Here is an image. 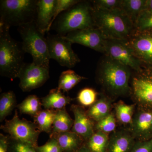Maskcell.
Returning a JSON list of instances; mask_svg holds the SVG:
<instances>
[{
  "instance_id": "cell-23",
  "label": "cell",
  "mask_w": 152,
  "mask_h": 152,
  "mask_svg": "<svg viewBox=\"0 0 152 152\" xmlns=\"http://www.w3.org/2000/svg\"><path fill=\"white\" fill-rule=\"evenodd\" d=\"M86 79V78L78 75L72 70H67L61 74L57 88L64 92H67L79 83Z\"/></svg>"
},
{
  "instance_id": "cell-39",
  "label": "cell",
  "mask_w": 152,
  "mask_h": 152,
  "mask_svg": "<svg viewBox=\"0 0 152 152\" xmlns=\"http://www.w3.org/2000/svg\"><path fill=\"white\" fill-rule=\"evenodd\" d=\"M75 152H92L90 151L89 149L86 146V145H84L83 146L81 147L79 150Z\"/></svg>"
},
{
  "instance_id": "cell-27",
  "label": "cell",
  "mask_w": 152,
  "mask_h": 152,
  "mask_svg": "<svg viewBox=\"0 0 152 152\" xmlns=\"http://www.w3.org/2000/svg\"><path fill=\"white\" fill-rule=\"evenodd\" d=\"M109 139L107 134L97 131L93 134L85 145L92 152H106Z\"/></svg>"
},
{
  "instance_id": "cell-15",
  "label": "cell",
  "mask_w": 152,
  "mask_h": 152,
  "mask_svg": "<svg viewBox=\"0 0 152 152\" xmlns=\"http://www.w3.org/2000/svg\"><path fill=\"white\" fill-rule=\"evenodd\" d=\"M71 110L75 117L72 132L77 134L87 141L95 133L94 121L89 118L86 111L80 106L72 105Z\"/></svg>"
},
{
  "instance_id": "cell-8",
  "label": "cell",
  "mask_w": 152,
  "mask_h": 152,
  "mask_svg": "<svg viewBox=\"0 0 152 152\" xmlns=\"http://www.w3.org/2000/svg\"><path fill=\"white\" fill-rule=\"evenodd\" d=\"M49 56L62 66L73 68L80 62V59L72 48L69 41L59 35L48 34L46 37Z\"/></svg>"
},
{
  "instance_id": "cell-10",
  "label": "cell",
  "mask_w": 152,
  "mask_h": 152,
  "mask_svg": "<svg viewBox=\"0 0 152 152\" xmlns=\"http://www.w3.org/2000/svg\"><path fill=\"white\" fill-rule=\"evenodd\" d=\"M130 93L140 107L152 109V72H137L132 79Z\"/></svg>"
},
{
  "instance_id": "cell-28",
  "label": "cell",
  "mask_w": 152,
  "mask_h": 152,
  "mask_svg": "<svg viewBox=\"0 0 152 152\" xmlns=\"http://www.w3.org/2000/svg\"><path fill=\"white\" fill-rule=\"evenodd\" d=\"M135 106L136 104H126L121 101L115 105L116 116L120 122L124 124H130Z\"/></svg>"
},
{
  "instance_id": "cell-34",
  "label": "cell",
  "mask_w": 152,
  "mask_h": 152,
  "mask_svg": "<svg viewBox=\"0 0 152 152\" xmlns=\"http://www.w3.org/2000/svg\"><path fill=\"white\" fill-rule=\"evenodd\" d=\"M80 1L79 0H56L53 18L52 20L51 27L55 20L63 12L66 11L68 9L70 8Z\"/></svg>"
},
{
  "instance_id": "cell-31",
  "label": "cell",
  "mask_w": 152,
  "mask_h": 152,
  "mask_svg": "<svg viewBox=\"0 0 152 152\" xmlns=\"http://www.w3.org/2000/svg\"><path fill=\"white\" fill-rule=\"evenodd\" d=\"M137 32L152 31V13L141 12L134 24Z\"/></svg>"
},
{
  "instance_id": "cell-26",
  "label": "cell",
  "mask_w": 152,
  "mask_h": 152,
  "mask_svg": "<svg viewBox=\"0 0 152 152\" xmlns=\"http://www.w3.org/2000/svg\"><path fill=\"white\" fill-rule=\"evenodd\" d=\"M16 106V98L13 91L2 93L0 96V121L5 120Z\"/></svg>"
},
{
  "instance_id": "cell-3",
  "label": "cell",
  "mask_w": 152,
  "mask_h": 152,
  "mask_svg": "<svg viewBox=\"0 0 152 152\" xmlns=\"http://www.w3.org/2000/svg\"><path fill=\"white\" fill-rule=\"evenodd\" d=\"M91 3L80 1L63 12L55 20L51 29L64 37L71 32L95 28Z\"/></svg>"
},
{
  "instance_id": "cell-33",
  "label": "cell",
  "mask_w": 152,
  "mask_h": 152,
  "mask_svg": "<svg viewBox=\"0 0 152 152\" xmlns=\"http://www.w3.org/2000/svg\"><path fill=\"white\" fill-rule=\"evenodd\" d=\"M122 0H95L92 1L93 7L98 10H111L121 9Z\"/></svg>"
},
{
  "instance_id": "cell-7",
  "label": "cell",
  "mask_w": 152,
  "mask_h": 152,
  "mask_svg": "<svg viewBox=\"0 0 152 152\" xmlns=\"http://www.w3.org/2000/svg\"><path fill=\"white\" fill-rule=\"evenodd\" d=\"M1 129L8 134L11 138L35 147L38 146V139L41 132L34 123L20 119L16 110L12 118L6 120Z\"/></svg>"
},
{
  "instance_id": "cell-18",
  "label": "cell",
  "mask_w": 152,
  "mask_h": 152,
  "mask_svg": "<svg viewBox=\"0 0 152 152\" xmlns=\"http://www.w3.org/2000/svg\"><path fill=\"white\" fill-rule=\"evenodd\" d=\"M50 137L56 138L63 152H75L84 145L83 139L72 131L58 133Z\"/></svg>"
},
{
  "instance_id": "cell-14",
  "label": "cell",
  "mask_w": 152,
  "mask_h": 152,
  "mask_svg": "<svg viewBox=\"0 0 152 152\" xmlns=\"http://www.w3.org/2000/svg\"><path fill=\"white\" fill-rule=\"evenodd\" d=\"M126 43L141 62L152 65V31H135Z\"/></svg>"
},
{
  "instance_id": "cell-17",
  "label": "cell",
  "mask_w": 152,
  "mask_h": 152,
  "mask_svg": "<svg viewBox=\"0 0 152 152\" xmlns=\"http://www.w3.org/2000/svg\"><path fill=\"white\" fill-rule=\"evenodd\" d=\"M135 142L129 131H117L109 139L106 152H131Z\"/></svg>"
},
{
  "instance_id": "cell-20",
  "label": "cell",
  "mask_w": 152,
  "mask_h": 152,
  "mask_svg": "<svg viewBox=\"0 0 152 152\" xmlns=\"http://www.w3.org/2000/svg\"><path fill=\"white\" fill-rule=\"evenodd\" d=\"M111 108L110 100L102 95L99 99L90 106L86 112L90 118L97 122L110 113Z\"/></svg>"
},
{
  "instance_id": "cell-11",
  "label": "cell",
  "mask_w": 152,
  "mask_h": 152,
  "mask_svg": "<svg viewBox=\"0 0 152 152\" xmlns=\"http://www.w3.org/2000/svg\"><path fill=\"white\" fill-rule=\"evenodd\" d=\"M18 78L19 87L23 92H29L42 86L50 78L49 69L39 66L34 63H25Z\"/></svg>"
},
{
  "instance_id": "cell-19",
  "label": "cell",
  "mask_w": 152,
  "mask_h": 152,
  "mask_svg": "<svg viewBox=\"0 0 152 152\" xmlns=\"http://www.w3.org/2000/svg\"><path fill=\"white\" fill-rule=\"evenodd\" d=\"M72 100V98L66 96L56 88L50 90L47 96L42 98L41 102L45 109L58 110L65 108Z\"/></svg>"
},
{
  "instance_id": "cell-16",
  "label": "cell",
  "mask_w": 152,
  "mask_h": 152,
  "mask_svg": "<svg viewBox=\"0 0 152 152\" xmlns=\"http://www.w3.org/2000/svg\"><path fill=\"white\" fill-rule=\"evenodd\" d=\"M56 0H38L35 22L39 30L48 32L51 27Z\"/></svg>"
},
{
  "instance_id": "cell-35",
  "label": "cell",
  "mask_w": 152,
  "mask_h": 152,
  "mask_svg": "<svg viewBox=\"0 0 152 152\" xmlns=\"http://www.w3.org/2000/svg\"><path fill=\"white\" fill-rule=\"evenodd\" d=\"M37 152H63L57 140L53 137H50L49 140L43 145L35 147Z\"/></svg>"
},
{
  "instance_id": "cell-1",
  "label": "cell",
  "mask_w": 152,
  "mask_h": 152,
  "mask_svg": "<svg viewBox=\"0 0 152 152\" xmlns=\"http://www.w3.org/2000/svg\"><path fill=\"white\" fill-rule=\"evenodd\" d=\"M92 15L95 27L106 39L127 42L135 31L132 21L121 9L105 10L93 7Z\"/></svg>"
},
{
  "instance_id": "cell-5",
  "label": "cell",
  "mask_w": 152,
  "mask_h": 152,
  "mask_svg": "<svg viewBox=\"0 0 152 152\" xmlns=\"http://www.w3.org/2000/svg\"><path fill=\"white\" fill-rule=\"evenodd\" d=\"M23 48L30 54L36 65L50 69L48 48L45 34L38 29L35 21L18 27Z\"/></svg>"
},
{
  "instance_id": "cell-9",
  "label": "cell",
  "mask_w": 152,
  "mask_h": 152,
  "mask_svg": "<svg viewBox=\"0 0 152 152\" xmlns=\"http://www.w3.org/2000/svg\"><path fill=\"white\" fill-rule=\"evenodd\" d=\"M104 53L107 57L136 72H140L142 69L141 62L134 55L126 41L106 39Z\"/></svg>"
},
{
  "instance_id": "cell-32",
  "label": "cell",
  "mask_w": 152,
  "mask_h": 152,
  "mask_svg": "<svg viewBox=\"0 0 152 152\" xmlns=\"http://www.w3.org/2000/svg\"><path fill=\"white\" fill-rule=\"evenodd\" d=\"M8 152H37L35 147L16 140L9 137Z\"/></svg>"
},
{
  "instance_id": "cell-37",
  "label": "cell",
  "mask_w": 152,
  "mask_h": 152,
  "mask_svg": "<svg viewBox=\"0 0 152 152\" xmlns=\"http://www.w3.org/2000/svg\"><path fill=\"white\" fill-rule=\"evenodd\" d=\"M9 137L4 135L3 134H0V152H8Z\"/></svg>"
},
{
  "instance_id": "cell-6",
  "label": "cell",
  "mask_w": 152,
  "mask_h": 152,
  "mask_svg": "<svg viewBox=\"0 0 152 152\" xmlns=\"http://www.w3.org/2000/svg\"><path fill=\"white\" fill-rule=\"evenodd\" d=\"M38 0H1L0 24L20 26L34 20Z\"/></svg>"
},
{
  "instance_id": "cell-38",
  "label": "cell",
  "mask_w": 152,
  "mask_h": 152,
  "mask_svg": "<svg viewBox=\"0 0 152 152\" xmlns=\"http://www.w3.org/2000/svg\"><path fill=\"white\" fill-rule=\"evenodd\" d=\"M142 12L146 13H152V0H146L144 9Z\"/></svg>"
},
{
  "instance_id": "cell-25",
  "label": "cell",
  "mask_w": 152,
  "mask_h": 152,
  "mask_svg": "<svg viewBox=\"0 0 152 152\" xmlns=\"http://www.w3.org/2000/svg\"><path fill=\"white\" fill-rule=\"evenodd\" d=\"M42 102L36 95L28 96L21 103L17 105L21 114H27L34 118L41 110Z\"/></svg>"
},
{
  "instance_id": "cell-22",
  "label": "cell",
  "mask_w": 152,
  "mask_h": 152,
  "mask_svg": "<svg viewBox=\"0 0 152 152\" xmlns=\"http://www.w3.org/2000/svg\"><path fill=\"white\" fill-rule=\"evenodd\" d=\"M56 113L55 110L44 109L41 110L34 117V123L41 132H44L51 134Z\"/></svg>"
},
{
  "instance_id": "cell-29",
  "label": "cell",
  "mask_w": 152,
  "mask_h": 152,
  "mask_svg": "<svg viewBox=\"0 0 152 152\" xmlns=\"http://www.w3.org/2000/svg\"><path fill=\"white\" fill-rule=\"evenodd\" d=\"M97 94L95 90L91 88H85L80 91L77 99L82 105L91 106L96 102Z\"/></svg>"
},
{
  "instance_id": "cell-21",
  "label": "cell",
  "mask_w": 152,
  "mask_h": 152,
  "mask_svg": "<svg viewBox=\"0 0 152 152\" xmlns=\"http://www.w3.org/2000/svg\"><path fill=\"white\" fill-rule=\"evenodd\" d=\"M74 121L68 113L66 108L56 110V115L50 135L70 131Z\"/></svg>"
},
{
  "instance_id": "cell-2",
  "label": "cell",
  "mask_w": 152,
  "mask_h": 152,
  "mask_svg": "<svg viewBox=\"0 0 152 152\" xmlns=\"http://www.w3.org/2000/svg\"><path fill=\"white\" fill-rule=\"evenodd\" d=\"M10 27L0 24V74L14 80L24 64L25 52L21 42L13 39Z\"/></svg>"
},
{
  "instance_id": "cell-36",
  "label": "cell",
  "mask_w": 152,
  "mask_h": 152,
  "mask_svg": "<svg viewBox=\"0 0 152 152\" xmlns=\"http://www.w3.org/2000/svg\"><path fill=\"white\" fill-rule=\"evenodd\" d=\"M131 152H152V139L143 141H137Z\"/></svg>"
},
{
  "instance_id": "cell-24",
  "label": "cell",
  "mask_w": 152,
  "mask_h": 152,
  "mask_svg": "<svg viewBox=\"0 0 152 152\" xmlns=\"http://www.w3.org/2000/svg\"><path fill=\"white\" fill-rule=\"evenodd\" d=\"M145 2L146 0H122L121 9L134 25L140 14L143 10Z\"/></svg>"
},
{
  "instance_id": "cell-13",
  "label": "cell",
  "mask_w": 152,
  "mask_h": 152,
  "mask_svg": "<svg viewBox=\"0 0 152 152\" xmlns=\"http://www.w3.org/2000/svg\"><path fill=\"white\" fill-rule=\"evenodd\" d=\"M129 131L137 141L152 139V109L140 107L133 117Z\"/></svg>"
},
{
  "instance_id": "cell-12",
  "label": "cell",
  "mask_w": 152,
  "mask_h": 152,
  "mask_svg": "<svg viewBox=\"0 0 152 152\" xmlns=\"http://www.w3.org/2000/svg\"><path fill=\"white\" fill-rule=\"evenodd\" d=\"M64 37L72 44H78L100 53H105L106 39L99 30L89 28L69 33Z\"/></svg>"
},
{
  "instance_id": "cell-4",
  "label": "cell",
  "mask_w": 152,
  "mask_h": 152,
  "mask_svg": "<svg viewBox=\"0 0 152 152\" xmlns=\"http://www.w3.org/2000/svg\"><path fill=\"white\" fill-rule=\"evenodd\" d=\"M130 69L107 57L100 63L98 78L108 91L114 96L130 92Z\"/></svg>"
},
{
  "instance_id": "cell-30",
  "label": "cell",
  "mask_w": 152,
  "mask_h": 152,
  "mask_svg": "<svg viewBox=\"0 0 152 152\" xmlns=\"http://www.w3.org/2000/svg\"><path fill=\"white\" fill-rule=\"evenodd\" d=\"M116 119L115 115L110 113L107 117L97 122L95 128L97 131L107 133L111 132L116 128Z\"/></svg>"
}]
</instances>
